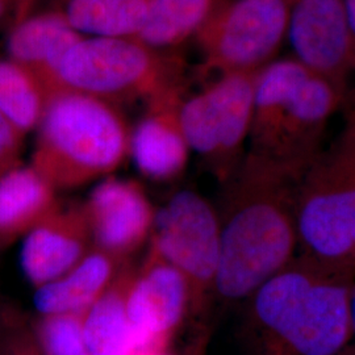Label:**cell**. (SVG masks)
Masks as SVG:
<instances>
[{"label": "cell", "instance_id": "obj_1", "mask_svg": "<svg viewBox=\"0 0 355 355\" xmlns=\"http://www.w3.org/2000/svg\"><path fill=\"white\" fill-rule=\"evenodd\" d=\"M300 174L246 153L224 184L215 295L248 299L296 257Z\"/></svg>", "mask_w": 355, "mask_h": 355}, {"label": "cell", "instance_id": "obj_2", "mask_svg": "<svg viewBox=\"0 0 355 355\" xmlns=\"http://www.w3.org/2000/svg\"><path fill=\"white\" fill-rule=\"evenodd\" d=\"M355 271L296 255L250 296L267 346L290 355H338L353 340Z\"/></svg>", "mask_w": 355, "mask_h": 355}, {"label": "cell", "instance_id": "obj_3", "mask_svg": "<svg viewBox=\"0 0 355 355\" xmlns=\"http://www.w3.org/2000/svg\"><path fill=\"white\" fill-rule=\"evenodd\" d=\"M347 99L293 58H277L258 71L249 152L304 175L324 150L331 117Z\"/></svg>", "mask_w": 355, "mask_h": 355}, {"label": "cell", "instance_id": "obj_4", "mask_svg": "<svg viewBox=\"0 0 355 355\" xmlns=\"http://www.w3.org/2000/svg\"><path fill=\"white\" fill-rule=\"evenodd\" d=\"M130 129L116 104L74 91L48 99L32 167L53 189H74L111 174L129 155Z\"/></svg>", "mask_w": 355, "mask_h": 355}, {"label": "cell", "instance_id": "obj_5", "mask_svg": "<svg viewBox=\"0 0 355 355\" xmlns=\"http://www.w3.org/2000/svg\"><path fill=\"white\" fill-rule=\"evenodd\" d=\"M296 221L302 254L355 271V107L338 139L302 177Z\"/></svg>", "mask_w": 355, "mask_h": 355}, {"label": "cell", "instance_id": "obj_6", "mask_svg": "<svg viewBox=\"0 0 355 355\" xmlns=\"http://www.w3.org/2000/svg\"><path fill=\"white\" fill-rule=\"evenodd\" d=\"M183 62L137 38L83 37L58 69V91H74L105 102L150 101L183 89ZM57 91V92H58Z\"/></svg>", "mask_w": 355, "mask_h": 355}, {"label": "cell", "instance_id": "obj_7", "mask_svg": "<svg viewBox=\"0 0 355 355\" xmlns=\"http://www.w3.org/2000/svg\"><path fill=\"white\" fill-rule=\"evenodd\" d=\"M258 73L221 74L183 99L179 119L190 150L202 157L225 184L245 157L253 121Z\"/></svg>", "mask_w": 355, "mask_h": 355}, {"label": "cell", "instance_id": "obj_8", "mask_svg": "<svg viewBox=\"0 0 355 355\" xmlns=\"http://www.w3.org/2000/svg\"><path fill=\"white\" fill-rule=\"evenodd\" d=\"M152 233L150 249L182 274L191 311L200 312L215 295L221 253L218 212L199 192L179 191L155 216Z\"/></svg>", "mask_w": 355, "mask_h": 355}, {"label": "cell", "instance_id": "obj_9", "mask_svg": "<svg viewBox=\"0 0 355 355\" xmlns=\"http://www.w3.org/2000/svg\"><path fill=\"white\" fill-rule=\"evenodd\" d=\"M288 0H227L196 35L204 66L221 74L258 73L286 42Z\"/></svg>", "mask_w": 355, "mask_h": 355}, {"label": "cell", "instance_id": "obj_10", "mask_svg": "<svg viewBox=\"0 0 355 355\" xmlns=\"http://www.w3.org/2000/svg\"><path fill=\"white\" fill-rule=\"evenodd\" d=\"M286 41L291 58L340 89L349 105L355 38L343 0H288Z\"/></svg>", "mask_w": 355, "mask_h": 355}, {"label": "cell", "instance_id": "obj_11", "mask_svg": "<svg viewBox=\"0 0 355 355\" xmlns=\"http://www.w3.org/2000/svg\"><path fill=\"white\" fill-rule=\"evenodd\" d=\"M191 309L189 284L175 267L150 249L128 295V316L136 353L165 350Z\"/></svg>", "mask_w": 355, "mask_h": 355}, {"label": "cell", "instance_id": "obj_12", "mask_svg": "<svg viewBox=\"0 0 355 355\" xmlns=\"http://www.w3.org/2000/svg\"><path fill=\"white\" fill-rule=\"evenodd\" d=\"M82 207L94 249L117 263L135 253L152 233V204L135 180L108 178L91 191Z\"/></svg>", "mask_w": 355, "mask_h": 355}, {"label": "cell", "instance_id": "obj_13", "mask_svg": "<svg viewBox=\"0 0 355 355\" xmlns=\"http://www.w3.org/2000/svg\"><path fill=\"white\" fill-rule=\"evenodd\" d=\"M94 249L83 207L57 208L26 234L20 266L36 288L67 274Z\"/></svg>", "mask_w": 355, "mask_h": 355}, {"label": "cell", "instance_id": "obj_14", "mask_svg": "<svg viewBox=\"0 0 355 355\" xmlns=\"http://www.w3.org/2000/svg\"><path fill=\"white\" fill-rule=\"evenodd\" d=\"M183 89L150 99L146 114L130 130L129 155L141 174L155 182L174 180L189 161L190 148L179 119Z\"/></svg>", "mask_w": 355, "mask_h": 355}, {"label": "cell", "instance_id": "obj_15", "mask_svg": "<svg viewBox=\"0 0 355 355\" xmlns=\"http://www.w3.org/2000/svg\"><path fill=\"white\" fill-rule=\"evenodd\" d=\"M83 37L64 11L29 13L13 26L7 51L10 60L36 76L51 98L58 91V69L66 53Z\"/></svg>", "mask_w": 355, "mask_h": 355}, {"label": "cell", "instance_id": "obj_16", "mask_svg": "<svg viewBox=\"0 0 355 355\" xmlns=\"http://www.w3.org/2000/svg\"><path fill=\"white\" fill-rule=\"evenodd\" d=\"M117 262L92 249L73 270L38 287L33 297L38 312L45 315H83L112 283Z\"/></svg>", "mask_w": 355, "mask_h": 355}, {"label": "cell", "instance_id": "obj_17", "mask_svg": "<svg viewBox=\"0 0 355 355\" xmlns=\"http://www.w3.org/2000/svg\"><path fill=\"white\" fill-rule=\"evenodd\" d=\"M54 189L32 166L0 177V246L26 234L57 208Z\"/></svg>", "mask_w": 355, "mask_h": 355}, {"label": "cell", "instance_id": "obj_18", "mask_svg": "<svg viewBox=\"0 0 355 355\" xmlns=\"http://www.w3.org/2000/svg\"><path fill=\"white\" fill-rule=\"evenodd\" d=\"M135 271L123 270L83 315L87 355H135V338L128 316V295Z\"/></svg>", "mask_w": 355, "mask_h": 355}, {"label": "cell", "instance_id": "obj_19", "mask_svg": "<svg viewBox=\"0 0 355 355\" xmlns=\"http://www.w3.org/2000/svg\"><path fill=\"white\" fill-rule=\"evenodd\" d=\"M227 0H150L137 38L155 51H170L196 37Z\"/></svg>", "mask_w": 355, "mask_h": 355}, {"label": "cell", "instance_id": "obj_20", "mask_svg": "<svg viewBox=\"0 0 355 355\" xmlns=\"http://www.w3.org/2000/svg\"><path fill=\"white\" fill-rule=\"evenodd\" d=\"M150 0H67L64 13L70 26L86 37H136Z\"/></svg>", "mask_w": 355, "mask_h": 355}, {"label": "cell", "instance_id": "obj_21", "mask_svg": "<svg viewBox=\"0 0 355 355\" xmlns=\"http://www.w3.org/2000/svg\"><path fill=\"white\" fill-rule=\"evenodd\" d=\"M48 99L36 76L0 58V112L23 136L38 128Z\"/></svg>", "mask_w": 355, "mask_h": 355}, {"label": "cell", "instance_id": "obj_22", "mask_svg": "<svg viewBox=\"0 0 355 355\" xmlns=\"http://www.w3.org/2000/svg\"><path fill=\"white\" fill-rule=\"evenodd\" d=\"M83 315L42 316L35 334L42 354H87L83 340Z\"/></svg>", "mask_w": 355, "mask_h": 355}, {"label": "cell", "instance_id": "obj_23", "mask_svg": "<svg viewBox=\"0 0 355 355\" xmlns=\"http://www.w3.org/2000/svg\"><path fill=\"white\" fill-rule=\"evenodd\" d=\"M23 135L0 112V177L19 164Z\"/></svg>", "mask_w": 355, "mask_h": 355}, {"label": "cell", "instance_id": "obj_24", "mask_svg": "<svg viewBox=\"0 0 355 355\" xmlns=\"http://www.w3.org/2000/svg\"><path fill=\"white\" fill-rule=\"evenodd\" d=\"M3 355H44L35 336L29 331H17L4 345Z\"/></svg>", "mask_w": 355, "mask_h": 355}, {"label": "cell", "instance_id": "obj_25", "mask_svg": "<svg viewBox=\"0 0 355 355\" xmlns=\"http://www.w3.org/2000/svg\"><path fill=\"white\" fill-rule=\"evenodd\" d=\"M20 0H0V23L11 12L16 13V20L19 19Z\"/></svg>", "mask_w": 355, "mask_h": 355}, {"label": "cell", "instance_id": "obj_26", "mask_svg": "<svg viewBox=\"0 0 355 355\" xmlns=\"http://www.w3.org/2000/svg\"><path fill=\"white\" fill-rule=\"evenodd\" d=\"M343 4L355 38V0H343Z\"/></svg>", "mask_w": 355, "mask_h": 355}, {"label": "cell", "instance_id": "obj_27", "mask_svg": "<svg viewBox=\"0 0 355 355\" xmlns=\"http://www.w3.org/2000/svg\"><path fill=\"white\" fill-rule=\"evenodd\" d=\"M35 3V0H20V11H19V19L17 21H20L21 19H24L26 16L29 15V8L32 7V4ZM16 21V23H17Z\"/></svg>", "mask_w": 355, "mask_h": 355}, {"label": "cell", "instance_id": "obj_28", "mask_svg": "<svg viewBox=\"0 0 355 355\" xmlns=\"http://www.w3.org/2000/svg\"><path fill=\"white\" fill-rule=\"evenodd\" d=\"M352 327H353V338L355 340V286L353 290V297H352ZM349 355H355V346Z\"/></svg>", "mask_w": 355, "mask_h": 355}, {"label": "cell", "instance_id": "obj_29", "mask_svg": "<svg viewBox=\"0 0 355 355\" xmlns=\"http://www.w3.org/2000/svg\"><path fill=\"white\" fill-rule=\"evenodd\" d=\"M266 355H290L287 354L286 352L280 350L278 347H271V346H267Z\"/></svg>", "mask_w": 355, "mask_h": 355}, {"label": "cell", "instance_id": "obj_30", "mask_svg": "<svg viewBox=\"0 0 355 355\" xmlns=\"http://www.w3.org/2000/svg\"><path fill=\"white\" fill-rule=\"evenodd\" d=\"M135 355H171L167 354L165 350H162V352H149V353H139V354Z\"/></svg>", "mask_w": 355, "mask_h": 355}, {"label": "cell", "instance_id": "obj_31", "mask_svg": "<svg viewBox=\"0 0 355 355\" xmlns=\"http://www.w3.org/2000/svg\"><path fill=\"white\" fill-rule=\"evenodd\" d=\"M4 350V349H3ZM3 350H1V343H0V355H3Z\"/></svg>", "mask_w": 355, "mask_h": 355}, {"label": "cell", "instance_id": "obj_32", "mask_svg": "<svg viewBox=\"0 0 355 355\" xmlns=\"http://www.w3.org/2000/svg\"><path fill=\"white\" fill-rule=\"evenodd\" d=\"M86 355H87V354H86Z\"/></svg>", "mask_w": 355, "mask_h": 355}]
</instances>
